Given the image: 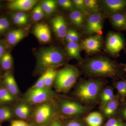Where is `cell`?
Masks as SVG:
<instances>
[{"label": "cell", "instance_id": "cell-1", "mask_svg": "<svg viewBox=\"0 0 126 126\" xmlns=\"http://www.w3.org/2000/svg\"><path fill=\"white\" fill-rule=\"evenodd\" d=\"M83 68L90 77L110 78L114 81L124 79L123 64L106 57L99 56L89 59L84 63Z\"/></svg>", "mask_w": 126, "mask_h": 126}, {"label": "cell", "instance_id": "cell-2", "mask_svg": "<svg viewBox=\"0 0 126 126\" xmlns=\"http://www.w3.org/2000/svg\"><path fill=\"white\" fill-rule=\"evenodd\" d=\"M103 86V82L99 79L83 80L77 85L75 94L79 100L84 103H94L99 100Z\"/></svg>", "mask_w": 126, "mask_h": 126}, {"label": "cell", "instance_id": "cell-3", "mask_svg": "<svg viewBox=\"0 0 126 126\" xmlns=\"http://www.w3.org/2000/svg\"><path fill=\"white\" fill-rule=\"evenodd\" d=\"M37 58L39 67L47 69L62 65L65 60L63 52L56 47H53L41 50L37 55Z\"/></svg>", "mask_w": 126, "mask_h": 126}, {"label": "cell", "instance_id": "cell-4", "mask_svg": "<svg viewBox=\"0 0 126 126\" xmlns=\"http://www.w3.org/2000/svg\"><path fill=\"white\" fill-rule=\"evenodd\" d=\"M79 75V71L75 67L69 65L63 68L56 75V88L60 92H67L75 84Z\"/></svg>", "mask_w": 126, "mask_h": 126}, {"label": "cell", "instance_id": "cell-5", "mask_svg": "<svg viewBox=\"0 0 126 126\" xmlns=\"http://www.w3.org/2000/svg\"><path fill=\"white\" fill-rule=\"evenodd\" d=\"M125 47V40L121 34L110 33L108 35L106 47L109 53L114 55L118 54Z\"/></svg>", "mask_w": 126, "mask_h": 126}, {"label": "cell", "instance_id": "cell-6", "mask_svg": "<svg viewBox=\"0 0 126 126\" xmlns=\"http://www.w3.org/2000/svg\"><path fill=\"white\" fill-rule=\"evenodd\" d=\"M53 95L52 91L45 88H32L27 94L26 100L31 103H40L51 98Z\"/></svg>", "mask_w": 126, "mask_h": 126}, {"label": "cell", "instance_id": "cell-7", "mask_svg": "<svg viewBox=\"0 0 126 126\" xmlns=\"http://www.w3.org/2000/svg\"><path fill=\"white\" fill-rule=\"evenodd\" d=\"M60 109L63 114L69 116H79L85 113L87 110L85 106L70 101L63 102L60 105Z\"/></svg>", "mask_w": 126, "mask_h": 126}, {"label": "cell", "instance_id": "cell-8", "mask_svg": "<svg viewBox=\"0 0 126 126\" xmlns=\"http://www.w3.org/2000/svg\"><path fill=\"white\" fill-rule=\"evenodd\" d=\"M102 22V16L100 14L97 13L92 14L89 17L87 22L86 30L87 33L102 34L103 27Z\"/></svg>", "mask_w": 126, "mask_h": 126}, {"label": "cell", "instance_id": "cell-9", "mask_svg": "<svg viewBox=\"0 0 126 126\" xmlns=\"http://www.w3.org/2000/svg\"><path fill=\"white\" fill-rule=\"evenodd\" d=\"M51 24L54 31L59 38L65 39L68 31L67 23L63 16L58 15L52 18Z\"/></svg>", "mask_w": 126, "mask_h": 126}, {"label": "cell", "instance_id": "cell-10", "mask_svg": "<svg viewBox=\"0 0 126 126\" xmlns=\"http://www.w3.org/2000/svg\"><path fill=\"white\" fill-rule=\"evenodd\" d=\"M37 2L36 0H15L10 1L7 7L11 10L23 12L31 10Z\"/></svg>", "mask_w": 126, "mask_h": 126}, {"label": "cell", "instance_id": "cell-11", "mask_svg": "<svg viewBox=\"0 0 126 126\" xmlns=\"http://www.w3.org/2000/svg\"><path fill=\"white\" fill-rule=\"evenodd\" d=\"M53 110L48 104H44L38 108L34 113L35 119L37 123H45L52 116Z\"/></svg>", "mask_w": 126, "mask_h": 126}, {"label": "cell", "instance_id": "cell-12", "mask_svg": "<svg viewBox=\"0 0 126 126\" xmlns=\"http://www.w3.org/2000/svg\"><path fill=\"white\" fill-rule=\"evenodd\" d=\"M34 35L41 42L47 43L51 39V32L48 26L45 23H39L34 27Z\"/></svg>", "mask_w": 126, "mask_h": 126}, {"label": "cell", "instance_id": "cell-13", "mask_svg": "<svg viewBox=\"0 0 126 126\" xmlns=\"http://www.w3.org/2000/svg\"><path fill=\"white\" fill-rule=\"evenodd\" d=\"M102 45V42L99 36L89 37L82 43V47L86 52L94 53L99 51Z\"/></svg>", "mask_w": 126, "mask_h": 126}, {"label": "cell", "instance_id": "cell-14", "mask_svg": "<svg viewBox=\"0 0 126 126\" xmlns=\"http://www.w3.org/2000/svg\"><path fill=\"white\" fill-rule=\"evenodd\" d=\"M119 101L118 96L116 94L113 99L108 103L101 110L102 114L105 116L110 118L116 117L120 104Z\"/></svg>", "mask_w": 126, "mask_h": 126}, {"label": "cell", "instance_id": "cell-15", "mask_svg": "<svg viewBox=\"0 0 126 126\" xmlns=\"http://www.w3.org/2000/svg\"><path fill=\"white\" fill-rule=\"evenodd\" d=\"M104 2L107 9L113 14L126 10V0H106Z\"/></svg>", "mask_w": 126, "mask_h": 126}, {"label": "cell", "instance_id": "cell-16", "mask_svg": "<svg viewBox=\"0 0 126 126\" xmlns=\"http://www.w3.org/2000/svg\"><path fill=\"white\" fill-rule=\"evenodd\" d=\"M26 35V32L22 29H15L9 32L6 36V41L9 44L14 45L23 39Z\"/></svg>", "mask_w": 126, "mask_h": 126}, {"label": "cell", "instance_id": "cell-17", "mask_svg": "<svg viewBox=\"0 0 126 126\" xmlns=\"http://www.w3.org/2000/svg\"><path fill=\"white\" fill-rule=\"evenodd\" d=\"M115 96L112 87L108 86L102 89L100 94L99 98L100 109L101 110L108 103L113 99Z\"/></svg>", "mask_w": 126, "mask_h": 126}, {"label": "cell", "instance_id": "cell-18", "mask_svg": "<svg viewBox=\"0 0 126 126\" xmlns=\"http://www.w3.org/2000/svg\"><path fill=\"white\" fill-rule=\"evenodd\" d=\"M5 87L14 96L18 94V88L15 79L13 75L8 73L5 74L4 79Z\"/></svg>", "mask_w": 126, "mask_h": 126}, {"label": "cell", "instance_id": "cell-19", "mask_svg": "<svg viewBox=\"0 0 126 126\" xmlns=\"http://www.w3.org/2000/svg\"><path fill=\"white\" fill-rule=\"evenodd\" d=\"M111 21L115 28L118 29H126V15L121 12L114 13L111 16Z\"/></svg>", "mask_w": 126, "mask_h": 126}, {"label": "cell", "instance_id": "cell-20", "mask_svg": "<svg viewBox=\"0 0 126 126\" xmlns=\"http://www.w3.org/2000/svg\"><path fill=\"white\" fill-rule=\"evenodd\" d=\"M113 85L117 91V95L121 103L126 102V80L121 79L114 81Z\"/></svg>", "mask_w": 126, "mask_h": 126}, {"label": "cell", "instance_id": "cell-21", "mask_svg": "<svg viewBox=\"0 0 126 126\" xmlns=\"http://www.w3.org/2000/svg\"><path fill=\"white\" fill-rule=\"evenodd\" d=\"M85 120L89 126H101L103 121V116L100 113L94 112L89 114Z\"/></svg>", "mask_w": 126, "mask_h": 126}, {"label": "cell", "instance_id": "cell-22", "mask_svg": "<svg viewBox=\"0 0 126 126\" xmlns=\"http://www.w3.org/2000/svg\"><path fill=\"white\" fill-rule=\"evenodd\" d=\"M66 50L68 54L70 57L76 59L80 58V48L77 43L68 42Z\"/></svg>", "mask_w": 126, "mask_h": 126}, {"label": "cell", "instance_id": "cell-23", "mask_svg": "<svg viewBox=\"0 0 126 126\" xmlns=\"http://www.w3.org/2000/svg\"><path fill=\"white\" fill-rule=\"evenodd\" d=\"M41 5L45 13L47 15L53 14L57 8V2L54 0L43 1Z\"/></svg>", "mask_w": 126, "mask_h": 126}, {"label": "cell", "instance_id": "cell-24", "mask_svg": "<svg viewBox=\"0 0 126 126\" xmlns=\"http://www.w3.org/2000/svg\"><path fill=\"white\" fill-rule=\"evenodd\" d=\"M71 22L77 26H81L83 24L84 15L82 12L79 11H73L69 15Z\"/></svg>", "mask_w": 126, "mask_h": 126}, {"label": "cell", "instance_id": "cell-25", "mask_svg": "<svg viewBox=\"0 0 126 126\" xmlns=\"http://www.w3.org/2000/svg\"><path fill=\"white\" fill-rule=\"evenodd\" d=\"M0 65L2 69L8 70L11 69L13 64V59L9 52H5L0 59Z\"/></svg>", "mask_w": 126, "mask_h": 126}, {"label": "cell", "instance_id": "cell-26", "mask_svg": "<svg viewBox=\"0 0 126 126\" xmlns=\"http://www.w3.org/2000/svg\"><path fill=\"white\" fill-rule=\"evenodd\" d=\"M45 72V87H48L52 86L54 81H55L58 72L54 69H50L46 70Z\"/></svg>", "mask_w": 126, "mask_h": 126}, {"label": "cell", "instance_id": "cell-27", "mask_svg": "<svg viewBox=\"0 0 126 126\" xmlns=\"http://www.w3.org/2000/svg\"><path fill=\"white\" fill-rule=\"evenodd\" d=\"M14 100V96L5 87L0 88V102L9 103Z\"/></svg>", "mask_w": 126, "mask_h": 126}, {"label": "cell", "instance_id": "cell-28", "mask_svg": "<svg viewBox=\"0 0 126 126\" xmlns=\"http://www.w3.org/2000/svg\"><path fill=\"white\" fill-rule=\"evenodd\" d=\"M45 13L43 11L41 4H38L34 7L32 11V17L34 21H38L43 19Z\"/></svg>", "mask_w": 126, "mask_h": 126}, {"label": "cell", "instance_id": "cell-29", "mask_svg": "<svg viewBox=\"0 0 126 126\" xmlns=\"http://www.w3.org/2000/svg\"><path fill=\"white\" fill-rule=\"evenodd\" d=\"M12 113L9 108L3 107L0 108V121H8L12 117Z\"/></svg>", "mask_w": 126, "mask_h": 126}, {"label": "cell", "instance_id": "cell-30", "mask_svg": "<svg viewBox=\"0 0 126 126\" xmlns=\"http://www.w3.org/2000/svg\"><path fill=\"white\" fill-rule=\"evenodd\" d=\"M65 39L68 42L77 43L79 39V35L77 32L72 29H69L68 30Z\"/></svg>", "mask_w": 126, "mask_h": 126}, {"label": "cell", "instance_id": "cell-31", "mask_svg": "<svg viewBox=\"0 0 126 126\" xmlns=\"http://www.w3.org/2000/svg\"><path fill=\"white\" fill-rule=\"evenodd\" d=\"M104 126H126V122L118 118L113 117L109 119Z\"/></svg>", "mask_w": 126, "mask_h": 126}, {"label": "cell", "instance_id": "cell-32", "mask_svg": "<svg viewBox=\"0 0 126 126\" xmlns=\"http://www.w3.org/2000/svg\"><path fill=\"white\" fill-rule=\"evenodd\" d=\"M87 10H90L94 12L99 11V7L98 2L96 0H84Z\"/></svg>", "mask_w": 126, "mask_h": 126}, {"label": "cell", "instance_id": "cell-33", "mask_svg": "<svg viewBox=\"0 0 126 126\" xmlns=\"http://www.w3.org/2000/svg\"><path fill=\"white\" fill-rule=\"evenodd\" d=\"M117 116L119 119L126 122V102L119 104L117 113Z\"/></svg>", "mask_w": 126, "mask_h": 126}, {"label": "cell", "instance_id": "cell-34", "mask_svg": "<svg viewBox=\"0 0 126 126\" xmlns=\"http://www.w3.org/2000/svg\"><path fill=\"white\" fill-rule=\"evenodd\" d=\"M10 21L6 17L0 18V34L7 31L10 27Z\"/></svg>", "mask_w": 126, "mask_h": 126}, {"label": "cell", "instance_id": "cell-35", "mask_svg": "<svg viewBox=\"0 0 126 126\" xmlns=\"http://www.w3.org/2000/svg\"><path fill=\"white\" fill-rule=\"evenodd\" d=\"M73 2L79 11L82 13H86L87 12V9L84 0H73Z\"/></svg>", "mask_w": 126, "mask_h": 126}, {"label": "cell", "instance_id": "cell-36", "mask_svg": "<svg viewBox=\"0 0 126 126\" xmlns=\"http://www.w3.org/2000/svg\"><path fill=\"white\" fill-rule=\"evenodd\" d=\"M46 72L41 75L38 80L32 87V88H45Z\"/></svg>", "mask_w": 126, "mask_h": 126}, {"label": "cell", "instance_id": "cell-37", "mask_svg": "<svg viewBox=\"0 0 126 126\" xmlns=\"http://www.w3.org/2000/svg\"><path fill=\"white\" fill-rule=\"evenodd\" d=\"M58 2L59 4L64 9L68 10L73 9V3L69 0H59Z\"/></svg>", "mask_w": 126, "mask_h": 126}, {"label": "cell", "instance_id": "cell-38", "mask_svg": "<svg viewBox=\"0 0 126 126\" xmlns=\"http://www.w3.org/2000/svg\"><path fill=\"white\" fill-rule=\"evenodd\" d=\"M29 108L27 105L25 104H22L18 106L16 108L15 112L17 116L19 117L25 110Z\"/></svg>", "mask_w": 126, "mask_h": 126}, {"label": "cell", "instance_id": "cell-39", "mask_svg": "<svg viewBox=\"0 0 126 126\" xmlns=\"http://www.w3.org/2000/svg\"><path fill=\"white\" fill-rule=\"evenodd\" d=\"M14 14L15 15L17 16L21 20L23 21L26 24H27V22H28L29 17L27 14L23 12H18Z\"/></svg>", "mask_w": 126, "mask_h": 126}, {"label": "cell", "instance_id": "cell-40", "mask_svg": "<svg viewBox=\"0 0 126 126\" xmlns=\"http://www.w3.org/2000/svg\"><path fill=\"white\" fill-rule=\"evenodd\" d=\"M12 19L14 23L16 24L19 26H23L26 25V24L23 21L14 15V13L11 15Z\"/></svg>", "mask_w": 126, "mask_h": 126}, {"label": "cell", "instance_id": "cell-41", "mask_svg": "<svg viewBox=\"0 0 126 126\" xmlns=\"http://www.w3.org/2000/svg\"><path fill=\"white\" fill-rule=\"evenodd\" d=\"M11 126H29V125L24 121L14 120L11 122Z\"/></svg>", "mask_w": 126, "mask_h": 126}, {"label": "cell", "instance_id": "cell-42", "mask_svg": "<svg viewBox=\"0 0 126 126\" xmlns=\"http://www.w3.org/2000/svg\"><path fill=\"white\" fill-rule=\"evenodd\" d=\"M66 126H83L80 122L76 121H73L68 123Z\"/></svg>", "mask_w": 126, "mask_h": 126}, {"label": "cell", "instance_id": "cell-43", "mask_svg": "<svg viewBox=\"0 0 126 126\" xmlns=\"http://www.w3.org/2000/svg\"><path fill=\"white\" fill-rule=\"evenodd\" d=\"M4 50L5 48L4 45L1 43H0V59L5 53Z\"/></svg>", "mask_w": 126, "mask_h": 126}, {"label": "cell", "instance_id": "cell-44", "mask_svg": "<svg viewBox=\"0 0 126 126\" xmlns=\"http://www.w3.org/2000/svg\"><path fill=\"white\" fill-rule=\"evenodd\" d=\"M50 126H63L59 122L54 121L53 122Z\"/></svg>", "mask_w": 126, "mask_h": 126}, {"label": "cell", "instance_id": "cell-45", "mask_svg": "<svg viewBox=\"0 0 126 126\" xmlns=\"http://www.w3.org/2000/svg\"><path fill=\"white\" fill-rule=\"evenodd\" d=\"M123 70L124 72H126V63L125 64H123Z\"/></svg>", "mask_w": 126, "mask_h": 126}, {"label": "cell", "instance_id": "cell-46", "mask_svg": "<svg viewBox=\"0 0 126 126\" xmlns=\"http://www.w3.org/2000/svg\"><path fill=\"white\" fill-rule=\"evenodd\" d=\"M2 4L0 2V10L2 8Z\"/></svg>", "mask_w": 126, "mask_h": 126}, {"label": "cell", "instance_id": "cell-47", "mask_svg": "<svg viewBox=\"0 0 126 126\" xmlns=\"http://www.w3.org/2000/svg\"></svg>", "mask_w": 126, "mask_h": 126}, {"label": "cell", "instance_id": "cell-48", "mask_svg": "<svg viewBox=\"0 0 126 126\" xmlns=\"http://www.w3.org/2000/svg\"></svg>", "mask_w": 126, "mask_h": 126}, {"label": "cell", "instance_id": "cell-49", "mask_svg": "<svg viewBox=\"0 0 126 126\" xmlns=\"http://www.w3.org/2000/svg\"></svg>", "mask_w": 126, "mask_h": 126}, {"label": "cell", "instance_id": "cell-50", "mask_svg": "<svg viewBox=\"0 0 126 126\" xmlns=\"http://www.w3.org/2000/svg\"></svg>", "mask_w": 126, "mask_h": 126}, {"label": "cell", "instance_id": "cell-51", "mask_svg": "<svg viewBox=\"0 0 126 126\" xmlns=\"http://www.w3.org/2000/svg\"></svg>", "mask_w": 126, "mask_h": 126}, {"label": "cell", "instance_id": "cell-52", "mask_svg": "<svg viewBox=\"0 0 126 126\" xmlns=\"http://www.w3.org/2000/svg\"></svg>", "mask_w": 126, "mask_h": 126}]
</instances>
